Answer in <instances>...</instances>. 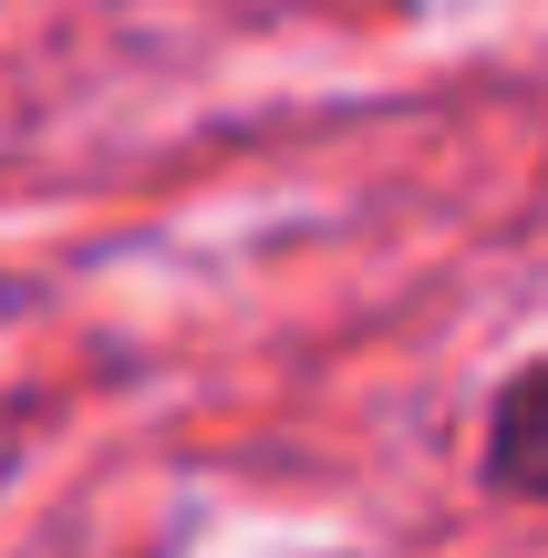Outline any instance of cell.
I'll return each mask as SVG.
<instances>
[{
    "label": "cell",
    "instance_id": "6da1fadb",
    "mask_svg": "<svg viewBox=\"0 0 548 558\" xmlns=\"http://www.w3.org/2000/svg\"><path fill=\"white\" fill-rule=\"evenodd\" d=\"M476 465H487L497 497L517 507H548V352L517 362L487 403V435H476Z\"/></svg>",
    "mask_w": 548,
    "mask_h": 558
}]
</instances>
